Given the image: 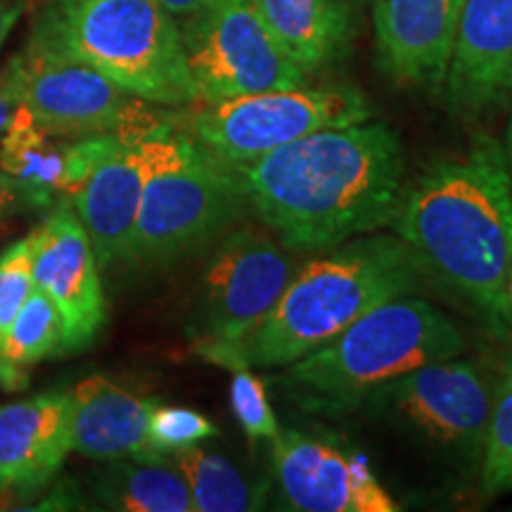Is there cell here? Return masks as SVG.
<instances>
[{
	"mask_svg": "<svg viewBox=\"0 0 512 512\" xmlns=\"http://www.w3.org/2000/svg\"><path fill=\"white\" fill-rule=\"evenodd\" d=\"M235 171L249 209L290 252L377 233L406 190L399 136L370 119L311 133Z\"/></svg>",
	"mask_w": 512,
	"mask_h": 512,
	"instance_id": "1",
	"label": "cell"
},
{
	"mask_svg": "<svg viewBox=\"0 0 512 512\" xmlns=\"http://www.w3.org/2000/svg\"><path fill=\"white\" fill-rule=\"evenodd\" d=\"M389 226L422 271L498 328L512 323L503 299L512 261V176L503 143L477 136L463 155L432 164L403 190Z\"/></svg>",
	"mask_w": 512,
	"mask_h": 512,
	"instance_id": "2",
	"label": "cell"
},
{
	"mask_svg": "<svg viewBox=\"0 0 512 512\" xmlns=\"http://www.w3.org/2000/svg\"><path fill=\"white\" fill-rule=\"evenodd\" d=\"M420 275V261L399 235H358L297 268L252 335L200 356L226 370L285 368L375 306L413 294Z\"/></svg>",
	"mask_w": 512,
	"mask_h": 512,
	"instance_id": "3",
	"label": "cell"
},
{
	"mask_svg": "<svg viewBox=\"0 0 512 512\" xmlns=\"http://www.w3.org/2000/svg\"><path fill=\"white\" fill-rule=\"evenodd\" d=\"M463 351L458 325L434 304L406 294L375 306L330 342L285 366L283 387L304 411L347 415L382 384Z\"/></svg>",
	"mask_w": 512,
	"mask_h": 512,
	"instance_id": "4",
	"label": "cell"
},
{
	"mask_svg": "<svg viewBox=\"0 0 512 512\" xmlns=\"http://www.w3.org/2000/svg\"><path fill=\"white\" fill-rule=\"evenodd\" d=\"M31 41L79 60L162 107L197 105L181 24L162 0H55Z\"/></svg>",
	"mask_w": 512,
	"mask_h": 512,
	"instance_id": "5",
	"label": "cell"
},
{
	"mask_svg": "<svg viewBox=\"0 0 512 512\" xmlns=\"http://www.w3.org/2000/svg\"><path fill=\"white\" fill-rule=\"evenodd\" d=\"M181 121L147 131L145 188L131 254L136 266L166 268L195 256L249 209L235 166L181 131Z\"/></svg>",
	"mask_w": 512,
	"mask_h": 512,
	"instance_id": "6",
	"label": "cell"
},
{
	"mask_svg": "<svg viewBox=\"0 0 512 512\" xmlns=\"http://www.w3.org/2000/svg\"><path fill=\"white\" fill-rule=\"evenodd\" d=\"M0 88L15 105L27 107L38 126L60 138L150 131L185 117L174 107L124 91L88 64L31 38L0 74Z\"/></svg>",
	"mask_w": 512,
	"mask_h": 512,
	"instance_id": "7",
	"label": "cell"
},
{
	"mask_svg": "<svg viewBox=\"0 0 512 512\" xmlns=\"http://www.w3.org/2000/svg\"><path fill=\"white\" fill-rule=\"evenodd\" d=\"M373 107L351 86H294L219 102H202L185 117L190 136L223 162L238 166L290 145L294 140L361 124Z\"/></svg>",
	"mask_w": 512,
	"mask_h": 512,
	"instance_id": "8",
	"label": "cell"
},
{
	"mask_svg": "<svg viewBox=\"0 0 512 512\" xmlns=\"http://www.w3.org/2000/svg\"><path fill=\"white\" fill-rule=\"evenodd\" d=\"M294 273L287 247L266 230L242 226L221 235L197 285L192 316L197 354L233 347L252 335Z\"/></svg>",
	"mask_w": 512,
	"mask_h": 512,
	"instance_id": "9",
	"label": "cell"
},
{
	"mask_svg": "<svg viewBox=\"0 0 512 512\" xmlns=\"http://www.w3.org/2000/svg\"><path fill=\"white\" fill-rule=\"evenodd\" d=\"M181 36L200 105L302 86L309 76L268 29L256 0H216L181 22Z\"/></svg>",
	"mask_w": 512,
	"mask_h": 512,
	"instance_id": "10",
	"label": "cell"
},
{
	"mask_svg": "<svg viewBox=\"0 0 512 512\" xmlns=\"http://www.w3.org/2000/svg\"><path fill=\"white\" fill-rule=\"evenodd\" d=\"M494 394L496 377L477 361L456 356L382 384L363 401V408L451 456L479 460Z\"/></svg>",
	"mask_w": 512,
	"mask_h": 512,
	"instance_id": "11",
	"label": "cell"
},
{
	"mask_svg": "<svg viewBox=\"0 0 512 512\" xmlns=\"http://www.w3.org/2000/svg\"><path fill=\"white\" fill-rule=\"evenodd\" d=\"M31 278L62 316V354L88 349L107 323L98 256L67 200L31 230Z\"/></svg>",
	"mask_w": 512,
	"mask_h": 512,
	"instance_id": "12",
	"label": "cell"
},
{
	"mask_svg": "<svg viewBox=\"0 0 512 512\" xmlns=\"http://www.w3.org/2000/svg\"><path fill=\"white\" fill-rule=\"evenodd\" d=\"M147 171V131L100 133L91 169L67 202L102 268L131 264Z\"/></svg>",
	"mask_w": 512,
	"mask_h": 512,
	"instance_id": "13",
	"label": "cell"
},
{
	"mask_svg": "<svg viewBox=\"0 0 512 512\" xmlns=\"http://www.w3.org/2000/svg\"><path fill=\"white\" fill-rule=\"evenodd\" d=\"M273 470L280 491L299 512H396L399 503L370 470L330 441L302 432H283L273 441Z\"/></svg>",
	"mask_w": 512,
	"mask_h": 512,
	"instance_id": "14",
	"label": "cell"
},
{
	"mask_svg": "<svg viewBox=\"0 0 512 512\" xmlns=\"http://www.w3.org/2000/svg\"><path fill=\"white\" fill-rule=\"evenodd\" d=\"M72 451V392L0 403V508L41 498Z\"/></svg>",
	"mask_w": 512,
	"mask_h": 512,
	"instance_id": "15",
	"label": "cell"
},
{
	"mask_svg": "<svg viewBox=\"0 0 512 512\" xmlns=\"http://www.w3.org/2000/svg\"><path fill=\"white\" fill-rule=\"evenodd\" d=\"M465 0H373L382 72L399 86L441 91Z\"/></svg>",
	"mask_w": 512,
	"mask_h": 512,
	"instance_id": "16",
	"label": "cell"
},
{
	"mask_svg": "<svg viewBox=\"0 0 512 512\" xmlns=\"http://www.w3.org/2000/svg\"><path fill=\"white\" fill-rule=\"evenodd\" d=\"M458 114H482L512 95V0H465L444 88Z\"/></svg>",
	"mask_w": 512,
	"mask_h": 512,
	"instance_id": "17",
	"label": "cell"
},
{
	"mask_svg": "<svg viewBox=\"0 0 512 512\" xmlns=\"http://www.w3.org/2000/svg\"><path fill=\"white\" fill-rule=\"evenodd\" d=\"M155 403L107 375L86 377L72 389L74 451L100 463L155 458L147 451V420Z\"/></svg>",
	"mask_w": 512,
	"mask_h": 512,
	"instance_id": "18",
	"label": "cell"
},
{
	"mask_svg": "<svg viewBox=\"0 0 512 512\" xmlns=\"http://www.w3.org/2000/svg\"><path fill=\"white\" fill-rule=\"evenodd\" d=\"M256 5L280 46L306 74L347 53L354 31L347 0H256Z\"/></svg>",
	"mask_w": 512,
	"mask_h": 512,
	"instance_id": "19",
	"label": "cell"
},
{
	"mask_svg": "<svg viewBox=\"0 0 512 512\" xmlns=\"http://www.w3.org/2000/svg\"><path fill=\"white\" fill-rule=\"evenodd\" d=\"M0 166L27 192L31 209L53 207L67 190L69 143L38 126L27 107L15 105L0 136Z\"/></svg>",
	"mask_w": 512,
	"mask_h": 512,
	"instance_id": "20",
	"label": "cell"
},
{
	"mask_svg": "<svg viewBox=\"0 0 512 512\" xmlns=\"http://www.w3.org/2000/svg\"><path fill=\"white\" fill-rule=\"evenodd\" d=\"M102 508L121 512H192V498L176 458H119L93 477Z\"/></svg>",
	"mask_w": 512,
	"mask_h": 512,
	"instance_id": "21",
	"label": "cell"
},
{
	"mask_svg": "<svg viewBox=\"0 0 512 512\" xmlns=\"http://www.w3.org/2000/svg\"><path fill=\"white\" fill-rule=\"evenodd\" d=\"M62 316L43 292L29 294L0 347V389L22 392L36 363L62 354Z\"/></svg>",
	"mask_w": 512,
	"mask_h": 512,
	"instance_id": "22",
	"label": "cell"
},
{
	"mask_svg": "<svg viewBox=\"0 0 512 512\" xmlns=\"http://www.w3.org/2000/svg\"><path fill=\"white\" fill-rule=\"evenodd\" d=\"M174 458L188 482L192 512H247L264 508L266 484L254 482L221 453L197 444Z\"/></svg>",
	"mask_w": 512,
	"mask_h": 512,
	"instance_id": "23",
	"label": "cell"
},
{
	"mask_svg": "<svg viewBox=\"0 0 512 512\" xmlns=\"http://www.w3.org/2000/svg\"><path fill=\"white\" fill-rule=\"evenodd\" d=\"M479 482L486 498L512 491V349L496 377L494 408L479 456Z\"/></svg>",
	"mask_w": 512,
	"mask_h": 512,
	"instance_id": "24",
	"label": "cell"
},
{
	"mask_svg": "<svg viewBox=\"0 0 512 512\" xmlns=\"http://www.w3.org/2000/svg\"><path fill=\"white\" fill-rule=\"evenodd\" d=\"M216 434H219L216 425L202 413L185 406H164L157 401L147 420V451L155 458H174Z\"/></svg>",
	"mask_w": 512,
	"mask_h": 512,
	"instance_id": "25",
	"label": "cell"
},
{
	"mask_svg": "<svg viewBox=\"0 0 512 512\" xmlns=\"http://www.w3.org/2000/svg\"><path fill=\"white\" fill-rule=\"evenodd\" d=\"M230 408L249 441H273L280 434L266 384L252 368H235L230 380Z\"/></svg>",
	"mask_w": 512,
	"mask_h": 512,
	"instance_id": "26",
	"label": "cell"
},
{
	"mask_svg": "<svg viewBox=\"0 0 512 512\" xmlns=\"http://www.w3.org/2000/svg\"><path fill=\"white\" fill-rule=\"evenodd\" d=\"M31 292H34V278H31L29 233L27 238L12 242L8 249L0 252V347H3L12 320L27 304Z\"/></svg>",
	"mask_w": 512,
	"mask_h": 512,
	"instance_id": "27",
	"label": "cell"
},
{
	"mask_svg": "<svg viewBox=\"0 0 512 512\" xmlns=\"http://www.w3.org/2000/svg\"><path fill=\"white\" fill-rule=\"evenodd\" d=\"M22 211H31L27 192L19 188L15 178L0 166V221L10 219V216L15 214H22Z\"/></svg>",
	"mask_w": 512,
	"mask_h": 512,
	"instance_id": "28",
	"label": "cell"
},
{
	"mask_svg": "<svg viewBox=\"0 0 512 512\" xmlns=\"http://www.w3.org/2000/svg\"><path fill=\"white\" fill-rule=\"evenodd\" d=\"M211 3H216V0H162V5L171 12V17H174L178 24L200 15V12L207 10Z\"/></svg>",
	"mask_w": 512,
	"mask_h": 512,
	"instance_id": "29",
	"label": "cell"
},
{
	"mask_svg": "<svg viewBox=\"0 0 512 512\" xmlns=\"http://www.w3.org/2000/svg\"><path fill=\"white\" fill-rule=\"evenodd\" d=\"M22 10V0H0V48L5 46L12 29H15L17 19L22 17Z\"/></svg>",
	"mask_w": 512,
	"mask_h": 512,
	"instance_id": "30",
	"label": "cell"
},
{
	"mask_svg": "<svg viewBox=\"0 0 512 512\" xmlns=\"http://www.w3.org/2000/svg\"><path fill=\"white\" fill-rule=\"evenodd\" d=\"M12 110H15V102L8 98V93L0 88V136L5 133V128L10 124V117H12Z\"/></svg>",
	"mask_w": 512,
	"mask_h": 512,
	"instance_id": "31",
	"label": "cell"
},
{
	"mask_svg": "<svg viewBox=\"0 0 512 512\" xmlns=\"http://www.w3.org/2000/svg\"><path fill=\"white\" fill-rule=\"evenodd\" d=\"M503 299H505V309H508L510 318H512V261L508 266V273H505V285H503Z\"/></svg>",
	"mask_w": 512,
	"mask_h": 512,
	"instance_id": "32",
	"label": "cell"
},
{
	"mask_svg": "<svg viewBox=\"0 0 512 512\" xmlns=\"http://www.w3.org/2000/svg\"><path fill=\"white\" fill-rule=\"evenodd\" d=\"M503 152H505V162H508V169H510V176H512V117L508 121V131H505Z\"/></svg>",
	"mask_w": 512,
	"mask_h": 512,
	"instance_id": "33",
	"label": "cell"
}]
</instances>
